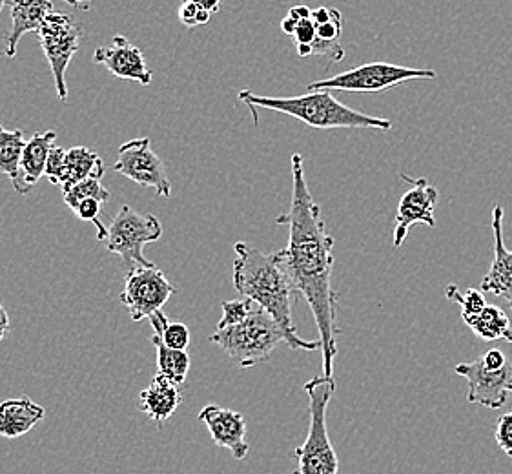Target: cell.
I'll return each instance as SVG.
<instances>
[{
	"mask_svg": "<svg viewBox=\"0 0 512 474\" xmlns=\"http://www.w3.org/2000/svg\"><path fill=\"white\" fill-rule=\"evenodd\" d=\"M37 39L41 42L42 52L50 62L57 95L61 101H66L68 99L66 70L72 62L73 55L79 52V46H81V24L66 13L53 11L42 24L41 30L37 31Z\"/></svg>",
	"mask_w": 512,
	"mask_h": 474,
	"instance_id": "obj_8",
	"label": "cell"
},
{
	"mask_svg": "<svg viewBox=\"0 0 512 474\" xmlns=\"http://www.w3.org/2000/svg\"><path fill=\"white\" fill-rule=\"evenodd\" d=\"M46 416V409L31 398H15L0 403V436L4 438H21Z\"/></svg>",
	"mask_w": 512,
	"mask_h": 474,
	"instance_id": "obj_18",
	"label": "cell"
},
{
	"mask_svg": "<svg viewBox=\"0 0 512 474\" xmlns=\"http://www.w3.org/2000/svg\"><path fill=\"white\" fill-rule=\"evenodd\" d=\"M8 330H10V318H8V312H6V309H4L2 303H0V341L6 338Z\"/></svg>",
	"mask_w": 512,
	"mask_h": 474,
	"instance_id": "obj_34",
	"label": "cell"
},
{
	"mask_svg": "<svg viewBox=\"0 0 512 474\" xmlns=\"http://www.w3.org/2000/svg\"><path fill=\"white\" fill-rule=\"evenodd\" d=\"M454 372L465 378L469 383L467 402L483 405L487 409H500L507 402L509 394H512V363L500 371H491L483 365L482 360L458 363Z\"/></svg>",
	"mask_w": 512,
	"mask_h": 474,
	"instance_id": "obj_12",
	"label": "cell"
},
{
	"mask_svg": "<svg viewBox=\"0 0 512 474\" xmlns=\"http://www.w3.org/2000/svg\"><path fill=\"white\" fill-rule=\"evenodd\" d=\"M8 4V0H0V13H2V8Z\"/></svg>",
	"mask_w": 512,
	"mask_h": 474,
	"instance_id": "obj_37",
	"label": "cell"
},
{
	"mask_svg": "<svg viewBox=\"0 0 512 474\" xmlns=\"http://www.w3.org/2000/svg\"><path fill=\"white\" fill-rule=\"evenodd\" d=\"M436 75L438 73L429 68H409V66H398L389 62H369L347 72L338 73L325 81L310 83L308 92L328 90V92L378 93L410 81L436 79Z\"/></svg>",
	"mask_w": 512,
	"mask_h": 474,
	"instance_id": "obj_6",
	"label": "cell"
},
{
	"mask_svg": "<svg viewBox=\"0 0 512 474\" xmlns=\"http://www.w3.org/2000/svg\"><path fill=\"white\" fill-rule=\"evenodd\" d=\"M210 341L239 367L250 369L270 360L277 345L287 343V334L267 310L257 307L245 321L216 329Z\"/></svg>",
	"mask_w": 512,
	"mask_h": 474,
	"instance_id": "obj_5",
	"label": "cell"
},
{
	"mask_svg": "<svg viewBox=\"0 0 512 474\" xmlns=\"http://www.w3.org/2000/svg\"><path fill=\"white\" fill-rule=\"evenodd\" d=\"M503 217L500 205L492 208V232H494V259L491 268L482 279L483 292L502 298L512 309V250L503 243Z\"/></svg>",
	"mask_w": 512,
	"mask_h": 474,
	"instance_id": "obj_15",
	"label": "cell"
},
{
	"mask_svg": "<svg viewBox=\"0 0 512 474\" xmlns=\"http://www.w3.org/2000/svg\"><path fill=\"white\" fill-rule=\"evenodd\" d=\"M177 294V289L159 268L135 267L128 270L121 303L130 312L132 320H148L157 310H163L166 301Z\"/></svg>",
	"mask_w": 512,
	"mask_h": 474,
	"instance_id": "obj_9",
	"label": "cell"
},
{
	"mask_svg": "<svg viewBox=\"0 0 512 474\" xmlns=\"http://www.w3.org/2000/svg\"><path fill=\"white\" fill-rule=\"evenodd\" d=\"M181 402L183 396L179 392V385L166 380L161 374H157L152 383L139 394V409L157 425L170 420Z\"/></svg>",
	"mask_w": 512,
	"mask_h": 474,
	"instance_id": "obj_17",
	"label": "cell"
},
{
	"mask_svg": "<svg viewBox=\"0 0 512 474\" xmlns=\"http://www.w3.org/2000/svg\"><path fill=\"white\" fill-rule=\"evenodd\" d=\"M55 139H57L55 132H44V134L33 135L26 143L24 154H22L21 168L24 183L30 188L44 176L48 157L55 146Z\"/></svg>",
	"mask_w": 512,
	"mask_h": 474,
	"instance_id": "obj_22",
	"label": "cell"
},
{
	"mask_svg": "<svg viewBox=\"0 0 512 474\" xmlns=\"http://www.w3.org/2000/svg\"><path fill=\"white\" fill-rule=\"evenodd\" d=\"M234 287L243 298L252 299L281 325L287 334V345L294 351H318L321 341L303 340L297 336L292 321V303L297 296L294 283L285 267L283 250L263 254L261 250L239 241L234 245Z\"/></svg>",
	"mask_w": 512,
	"mask_h": 474,
	"instance_id": "obj_2",
	"label": "cell"
},
{
	"mask_svg": "<svg viewBox=\"0 0 512 474\" xmlns=\"http://www.w3.org/2000/svg\"><path fill=\"white\" fill-rule=\"evenodd\" d=\"M11 11V30L6 33V50L0 53L8 59L17 55L19 41L26 33L41 30L44 21L53 13L52 0H8Z\"/></svg>",
	"mask_w": 512,
	"mask_h": 474,
	"instance_id": "obj_16",
	"label": "cell"
},
{
	"mask_svg": "<svg viewBox=\"0 0 512 474\" xmlns=\"http://www.w3.org/2000/svg\"><path fill=\"white\" fill-rule=\"evenodd\" d=\"M163 237L161 221L155 216H139L132 207L124 205L121 212L113 217L108 228L104 247L112 254L121 256L128 270L135 267H152L154 263L144 258L143 248Z\"/></svg>",
	"mask_w": 512,
	"mask_h": 474,
	"instance_id": "obj_7",
	"label": "cell"
},
{
	"mask_svg": "<svg viewBox=\"0 0 512 474\" xmlns=\"http://www.w3.org/2000/svg\"><path fill=\"white\" fill-rule=\"evenodd\" d=\"M503 474V473H502Z\"/></svg>",
	"mask_w": 512,
	"mask_h": 474,
	"instance_id": "obj_38",
	"label": "cell"
},
{
	"mask_svg": "<svg viewBox=\"0 0 512 474\" xmlns=\"http://www.w3.org/2000/svg\"><path fill=\"white\" fill-rule=\"evenodd\" d=\"M305 391L310 398V427L307 440L292 453L297 464L294 474H338V454L327 431L328 403L336 392V382L321 374L305 383Z\"/></svg>",
	"mask_w": 512,
	"mask_h": 474,
	"instance_id": "obj_4",
	"label": "cell"
},
{
	"mask_svg": "<svg viewBox=\"0 0 512 474\" xmlns=\"http://www.w3.org/2000/svg\"><path fill=\"white\" fill-rule=\"evenodd\" d=\"M155 351H157V374L164 376L166 380L175 383V385H183L188 378L190 372V356L186 351H174L170 347H166L163 341L157 336L152 338Z\"/></svg>",
	"mask_w": 512,
	"mask_h": 474,
	"instance_id": "obj_24",
	"label": "cell"
},
{
	"mask_svg": "<svg viewBox=\"0 0 512 474\" xmlns=\"http://www.w3.org/2000/svg\"><path fill=\"white\" fill-rule=\"evenodd\" d=\"M199 420L208 427V433L217 447L228 449L236 460H245L250 453V445L246 442V422L243 414L219 405H206L199 413Z\"/></svg>",
	"mask_w": 512,
	"mask_h": 474,
	"instance_id": "obj_14",
	"label": "cell"
},
{
	"mask_svg": "<svg viewBox=\"0 0 512 474\" xmlns=\"http://www.w3.org/2000/svg\"><path fill=\"white\" fill-rule=\"evenodd\" d=\"M288 227V247L283 250L288 276L297 294L307 299L318 325L323 351V376L332 378L338 354V294L332 289L334 237L328 234L321 207L312 199L303 172V157L292 155V203L276 219Z\"/></svg>",
	"mask_w": 512,
	"mask_h": 474,
	"instance_id": "obj_1",
	"label": "cell"
},
{
	"mask_svg": "<svg viewBox=\"0 0 512 474\" xmlns=\"http://www.w3.org/2000/svg\"><path fill=\"white\" fill-rule=\"evenodd\" d=\"M104 203L95 199V197H88L81 201L77 207L73 208L72 212L75 216L82 219V221H92L93 225L97 227V239L103 243L106 236H108V228L104 227L103 223L99 221L101 210H103Z\"/></svg>",
	"mask_w": 512,
	"mask_h": 474,
	"instance_id": "obj_29",
	"label": "cell"
},
{
	"mask_svg": "<svg viewBox=\"0 0 512 474\" xmlns=\"http://www.w3.org/2000/svg\"><path fill=\"white\" fill-rule=\"evenodd\" d=\"M93 61L123 81H137L143 86L152 83V72L146 66L144 53L141 48L128 42L124 35H115L110 46L97 48Z\"/></svg>",
	"mask_w": 512,
	"mask_h": 474,
	"instance_id": "obj_13",
	"label": "cell"
},
{
	"mask_svg": "<svg viewBox=\"0 0 512 474\" xmlns=\"http://www.w3.org/2000/svg\"><path fill=\"white\" fill-rule=\"evenodd\" d=\"M212 13L203 10L201 6H197L192 0H181L179 6V21L185 24L186 28H195V26H203L210 22Z\"/></svg>",
	"mask_w": 512,
	"mask_h": 474,
	"instance_id": "obj_30",
	"label": "cell"
},
{
	"mask_svg": "<svg viewBox=\"0 0 512 474\" xmlns=\"http://www.w3.org/2000/svg\"><path fill=\"white\" fill-rule=\"evenodd\" d=\"M192 2H195L197 6H201L203 10L210 11L214 15V13L219 11V6H221L223 0H192Z\"/></svg>",
	"mask_w": 512,
	"mask_h": 474,
	"instance_id": "obj_35",
	"label": "cell"
},
{
	"mask_svg": "<svg viewBox=\"0 0 512 474\" xmlns=\"http://www.w3.org/2000/svg\"><path fill=\"white\" fill-rule=\"evenodd\" d=\"M312 21L318 33V42L314 46L312 55L328 57L332 62L343 61L345 50L339 44V37L343 33V15L336 8L319 6L312 10Z\"/></svg>",
	"mask_w": 512,
	"mask_h": 474,
	"instance_id": "obj_19",
	"label": "cell"
},
{
	"mask_svg": "<svg viewBox=\"0 0 512 474\" xmlns=\"http://www.w3.org/2000/svg\"><path fill=\"white\" fill-rule=\"evenodd\" d=\"M64 159H66V150L61 146H53L48 163H46V170L44 176L50 179L52 185L61 186L62 174H64Z\"/></svg>",
	"mask_w": 512,
	"mask_h": 474,
	"instance_id": "obj_31",
	"label": "cell"
},
{
	"mask_svg": "<svg viewBox=\"0 0 512 474\" xmlns=\"http://www.w3.org/2000/svg\"><path fill=\"white\" fill-rule=\"evenodd\" d=\"M239 99L252 108L254 121L257 119L256 108H265L279 114L290 115L301 123L312 128L332 130V128H374L381 132H389L392 123L389 119H381L374 115L361 114L349 108L347 104L339 103L338 99L328 90H312L307 95L297 97H267L243 90Z\"/></svg>",
	"mask_w": 512,
	"mask_h": 474,
	"instance_id": "obj_3",
	"label": "cell"
},
{
	"mask_svg": "<svg viewBox=\"0 0 512 474\" xmlns=\"http://www.w3.org/2000/svg\"><path fill=\"white\" fill-rule=\"evenodd\" d=\"M401 179L409 183L410 188L403 194L400 207L394 219V247L400 248L409 236L412 225L421 223L427 227L436 228L434 210L440 199L438 188L427 179H412L407 174H401Z\"/></svg>",
	"mask_w": 512,
	"mask_h": 474,
	"instance_id": "obj_11",
	"label": "cell"
},
{
	"mask_svg": "<svg viewBox=\"0 0 512 474\" xmlns=\"http://www.w3.org/2000/svg\"><path fill=\"white\" fill-rule=\"evenodd\" d=\"M104 161L101 155L92 148L75 146L66 150L64 159V174H62V192L70 190L73 185L81 183L84 179H103Z\"/></svg>",
	"mask_w": 512,
	"mask_h": 474,
	"instance_id": "obj_20",
	"label": "cell"
},
{
	"mask_svg": "<svg viewBox=\"0 0 512 474\" xmlns=\"http://www.w3.org/2000/svg\"><path fill=\"white\" fill-rule=\"evenodd\" d=\"M154 336L163 341L166 347L174 349V351H186L190 345V330L185 323H172L168 320V316L163 310H157L150 318Z\"/></svg>",
	"mask_w": 512,
	"mask_h": 474,
	"instance_id": "obj_25",
	"label": "cell"
},
{
	"mask_svg": "<svg viewBox=\"0 0 512 474\" xmlns=\"http://www.w3.org/2000/svg\"><path fill=\"white\" fill-rule=\"evenodd\" d=\"M463 321L480 340H505L512 343V323L500 307L487 305L478 316Z\"/></svg>",
	"mask_w": 512,
	"mask_h": 474,
	"instance_id": "obj_23",
	"label": "cell"
},
{
	"mask_svg": "<svg viewBox=\"0 0 512 474\" xmlns=\"http://www.w3.org/2000/svg\"><path fill=\"white\" fill-rule=\"evenodd\" d=\"M66 4H70L72 8H77V10L88 11L90 10V6H92V0H64Z\"/></svg>",
	"mask_w": 512,
	"mask_h": 474,
	"instance_id": "obj_36",
	"label": "cell"
},
{
	"mask_svg": "<svg viewBox=\"0 0 512 474\" xmlns=\"http://www.w3.org/2000/svg\"><path fill=\"white\" fill-rule=\"evenodd\" d=\"M480 360L491 371H500L502 367L507 365V358H505V354L500 349H491V351L485 352Z\"/></svg>",
	"mask_w": 512,
	"mask_h": 474,
	"instance_id": "obj_33",
	"label": "cell"
},
{
	"mask_svg": "<svg viewBox=\"0 0 512 474\" xmlns=\"http://www.w3.org/2000/svg\"><path fill=\"white\" fill-rule=\"evenodd\" d=\"M113 168L139 186L154 188L159 197H172V185L166 176L163 161L152 150L148 137L121 145Z\"/></svg>",
	"mask_w": 512,
	"mask_h": 474,
	"instance_id": "obj_10",
	"label": "cell"
},
{
	"mask_svg": "<svg viewBox=\"0 0 512 474\" xmlns=\"http://www.w3.org/2000/svg\"><path fill=\"white\" fill-rule=\"evenodd\" d=\"M496 444L502 449L503 453L512 458V411L505 413L498 418L496 422Z\"/></svg>",
	"mask_w": 512,
	"mask_h": 474,
	"instance_id": "obj_32",
	"label": "cell"
},
{
	"mask_svg": "<svg viewBox=\"0 0 512 474\" xmlns=\"http://www.w3.org/2000/svg\"><path fill=\"white\" fill-rule=\"evenodd\" d=\"M26 139L21 130H6L0 124V172L4 176H8L13 183V188L21 194L26 196L30 192V186L24 183L22 177V154L26 148Z\"/></svg>",
	"mask_w": 512,
	"mask_h": 474,
	"instance_id": "obj_21",
	"label": "cell"
},
{
	"mask_svg": "<svg viewBox=\"0 0 512 474\" xmlns=\"http://www.w3.org/2000/svg\"><path fill=\"white\" fill-rule=\"evenodd\" d=\"M88 197H95V199L103 201L104 205H106L112 196L104 188L101 179H84L81 183L73 185L70 190L64 192V203L73 210L81 201L88 199Z\"/></svg>",
	"mask_w": 512,
	"mask_h": 474,
	"instance_id": "obj_27",
	"label": "cell"
},
{
	"mask_svg": "<svg viewBox=\"0 0 512 474\" xmlns=\"http://www.w3.org/2000/svg\"><path fill=\"white\" fill-rule=\"evenodd\" d=\"M223 318L217 323V329H226L245 321L254 310L259 307L252 299H232V301H223Z\"/></svg>",
	"mask_w": 512,
	"mask_h": 474,
	"instance_id": "obj_28",
	"label": "cell"
},
{
	"mask_svg": "<svg viewBox=\"0 0 512 474\" xmlns=\"http://www.w3.org/2000/svg\"><path fill=\"white\" fill-rule=\"evenodd\" d=\"M445 296L452 303H458L461 309V318L463 320H467V318H472V316H478L480 312H482L485 307H487V301H485V296H483V292L476 289H467L465 292H461L456 285H449L447 289H445Z\"/></svg>",
	"mask_w": 512,
	"mask_h": 474,
	"instance_id": "obj_26",
	"label": "cell"
}]
</instances>
